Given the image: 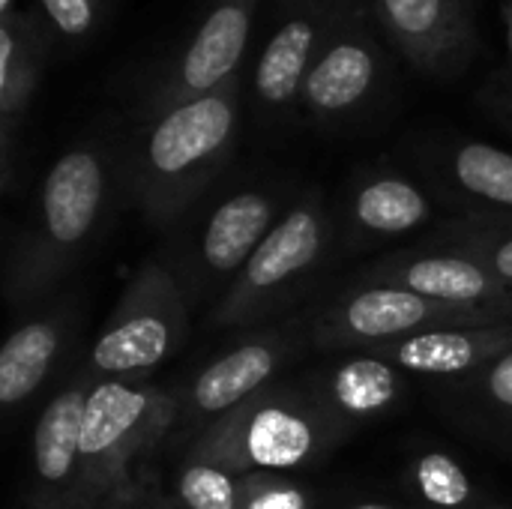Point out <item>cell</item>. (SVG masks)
<instances>
[{
    "mask_svg": "<svg viewBox=\"0 0 512 509\" xmlns=\"http://www.w3.org/2000/svg\"><path fill=\"white\" fill-rule=\"evenodd\" d=\"M105 509H183L177 504V498H171V495H165L156 483H150L147 477H144V471L123 489V492H117L111 501H108V507Z\"/></svg>",
    "mask_w": 512,
    "mask_h": 509,
    "instance_id": "obj_27",
    "label": "cell"
},
{
    "mask_svg": "<svg viewBox=\"0 0 512 509\" xmlns=\"http://www.w3.org/2000/svg\"><path fill=\"white\" fill-rule=\"evenodd\" d=\"M96 378L81 369L39 414L33 429L30 509H75L81 480V423Z\"/></svg>",
    "mask_w": 512,
    "mask_h": 509,
    "instance_id": "obj_15",
    "label": "cell"
},
{
    "mask_svg": "<svg viewBox=\"0 0 512 509\" xmlns=\"http://www.w3.org/2000/svg\"><path fill=\"white\" fill-rule=\"evenodd\" d=\"M21 3H27V0H0V15H9V12H15Z\"/></svg>",
    "mask_w": 512,
    "mask_h": 509,
    "instance_id": "obj_33",
    "label": "cell"
},
{
    "mask_svg": "<svg viewBox=\"0 0 512 509\" xmlns=\"http://www.w3.org/2000/svg\"><path fill=\"white\" fill-rule=\"evenodd\" d=\"M261 0H204L195 24L132 87V120L198 99L240 72Z\"/></svg>",
    "mask_w": 512,
    "mask_h": 509,
    "instance_id": "obj_7",
    "label": "cell"
},
{
    "mask_svg": "<svg viewBox=\"0 0 512 509\" xmlns=\"http://www.w3.org/2000/svg\"><path fill=\"white\" fill-rule=\"evenodd\" d=\"M180 396L147 381H96L81 423V480L75 509H105L177 429Z\"/></svg>",
    "mask_w": 512,
    "mask_h": 509,
    "instance_id": "obj_4",
    "label": "cell"
},
{
    "mask_svg": "<svg viewBox=\"0 0 512 509\" xmlns=\"http://www.w3.org/2000/svg\"><path fill=\"white\" fill-rule=\"evenodd\" d=\"M237 509H312V504L282 474H240Z\"/></svg>",
    "mask_w": 512,
    "mask_h": 509,
    "instance_id": "obj_26",
    "label": "cell"
},
{
    "mask_svg": "<svg viewBox=\"0 0 512 509\" xmlns=\"http://www.w3.org/2000/svg\"><path fill=\"white\" fill-rule=\"evenodd\" d=\"M297 345L300 327H270L210 360L195 375V381L183 393H177L180 420L174 435H186L195 426L207 429L219 417L231 414L261 390H267L273 375L291 360Z\"/></svg>",
    "mask_w": 512,
    "mask_h": 509,
    "instance_id": "obj_12",
    "label": "cell"
},
{
    "mask_svg": "<svg viewBox=\"0 0 512 509\" xmlns=\"http://www.w3.org/2000/svg\"><path fill=\"white\" fill-rule=\"evenodd\" d=\"M123 189L120 147L84 138L63 150L39 186L33 219L9 249L3 291L15 312L42 303L96 243L114 192Z\"/></svg>",
    "mask_w": 512,
    "mask_h": 509,
    "instance_id": "obj_2",
    "label": "cell"
},
{
    "mask_svg": "<svg viewBox=\"0 0 512 509\" xmlns=\"http://www.w3.org/2000/svg\"><path fill=\"white\" fill-rule=\"evenodd\" d=\"M111 3L114 0H33L60 51H75L90 42L102 30Z\"/></svg>",
    "mask_w": 512,
    "mask_h": 509,
    "instance_id": "obj_24",
    "label": "cell"
},
{
    "mask_svg": "<svg viewBox=\"0 0 512 509\" xmlns=\"http://www.w3.org/2000/svg\"><path fill=\"white\" fill-rule=\"evenodd\" d=\"M486 399L512 414V351H507L504 357H498L492 366H486V384H483Z\"/></svg>",
    "mask_w": 512,
    "mask_h": 509,
    "instance_id": "obj_29",
    "label": "cell"
},
{
    "mask_svg": "<svg viewBox=\"0 0 512 509\" xmlns=\"http://www.w3.org/2000/svg\"><path fill=\"white\" fill-rule=\"evenodd\" d=\"M480 3H483V0H477V6H480Z\"/></svg>",
    "mask_w": 512,
    "mask_h": 509,
    "instance_id": "obj_36",
    "label": "cell"
},
{
    "mask_svg": "<svg viewBox=\"0 0 512 509\" xmlns=\"http://www.w3.org/2000/svg\"><path fill=\"white\" fill-rule=\"evenodd\" d=\"M375 18L399 57L426 78H462L477 51V21L465 0H372Z\"/></svg>",
    "mask_w": 512,
    "mask_h": 509,
    "instance_id": "obj_11",
    "label": "cell"
},
{
    "mask_svg": "<svg viewBox=\"0 0 512 509\" xmlns=\"http://www.w3.org/2000/svg\"><path fill=\"white\" fill-rule=\"evenodd\" d=\"M354 9L288 6L276 12V27L267 36L252 72V96L261 114L285 117L300 111V96L330 33Z\"/></svg>",
    "mask_w": 512,
    "mask_h": 509,
    "instance_id": "obj_13",
    "label": "cell"
},
{
    "mask_svg": "<svg viewBox=\"0 0 512 509\" xmlns=\"http://www.w3.org/2000/svg\"><path fill=\"white\" fill-rule=\"evenodd\" d=\"M51 51L54 39L33 3H21L15 12L0 15V180L6 192L12 186L15 132L42 81Z\"/></svg>",
    "mask_w": 512,
    "mask_h": 509,
    "instance_id": "obj_16",
    "label": "cell"
},
{
    "mask_svg": "<svg viewBox=\"0 0 512 509\" xmlns=\"http://www.w3.org/2000/svg\"><path fill=\"white\" fill-rule=\"evenodd\" d=\"M432 246L474 258L512 288V213H468L450 222Z\"/></svg>",
    "mask_w": 512,
    "mask_h": 509,
    "instance_id": "obj_22",
    "label": "cell"
},
{
    "mask_svg": "<svg viewBox=\"0 0 512 509\" xmlns=\"http://www.w3.org/2000/svg\"><path fill=\"white\" fill-rule=\"evenodd\" d=\"M435 207L423 186L411 177L375 168L354 180L348 195V231L354 240H393L423 228Z\"/></svg>",
    "mask_w": 512,
    "mask_h": 509,
    "instance_id": "obj_19",
    "label": "cell"
},
{
    "mask_svg": "<svg viewBox=\"0 0 512 509\" xmlns=\"http://www.w3.org/2000/svg\"><path fill=\"white\" fill-rule=\"evenodd\" d=\"M480 105L512 129V57L501 63L480 87Z\"/></svg>",
    "mask_w": 512,
    "mask_h": 509,
    "instance_id": "obj_28",
    "label": "cell"
},
{
    "mask_svg": "<svg viewBox=\"0 0 512 509\" xmlns=\"http://www.w3.org/2000/svg\"><path fill=\"white\" fill-rule=\"evenodd\" d=\"M333 249V219L318 189L285 207L273 231L246 261L231 288L213 303L210 327H255L288 312L321 276Z\"/></svg>",
    "mask_w": 512,
    "mask_h": 509,
    "instance_id": "obj_5",
    "label": "cell"
},
{
    "mask_svg": "<svg viewBox=\"0 0 512 509\" xmlns=\"http://www.w3.org/2000/svg\"><path fill=\"white\" fill-rule=\"evenodd\" d=\"M399 372L402 369L390 366L381 357L351 351L345 360L330 363L324 372H318L309 390L339 423L354 429L357 423L384 417L396 408L405 393V381Z\"/></svg>",
    "mask_w": 512,
    "mask_h": 509,
    "instance_id": "obj_20",
    "label": "cell"
},
{
    "mask_svg": "<svg viewBox=\"0 0 512 509\" xmlns=\"http://www.w3.org/2000/svg\"><path fill=\"white\" fill-rule=\"evenodd\" d=\"M387 45L372 6L345 15L312 63L300 111L327 129L360 120L387 90Z\"/></svg>",
    "mask_w": 512,
    "mask_h": 509,
    "instance_id": "obj_10",
    "label": "cell"
},
{
    "mask_svg": "<svg viewBox=\"0 0 512 509\" xmlns=\"http://www.w3.org/2000/svg\"><path fill=\"white\" fill-rule=\"evenodd\" d=\"M510 315L450 306L399 285H348L309 318V342L321 351H366L441 327L510 324Z\"/></svg>",
    "mask_w": 512,
    "mask_h": 509,
    "instance_id": "obj_8",
    "label": "cell"
},
{
    "mask_svg": "<svg viewBox=\"0 0 512 509\" xmlns=\"http://www.w3.org/2000/svg\"><path fill=\"white\" fill-rule=\"evenodd\" d=\"M411 489L426 509H471L474 483L447 453H423L411 468Z\"/></svg>",
    "mask_w": 512,
    "mask_h": 509,
    "instance_id": "obj_23",
    "label": "cell"
},
{
    "mask_svg": "<svg viewBox=\"0 0 512 509\" xmlns=\"http://www.w3.org/2000/svg\"><path fill=\"white\" fill-rule=\"evenodd\" d=\"M282 213L279 189L261 183L237 186L210 204L201 219L189 222L165 261L183 285L189 303L195 306L210 297L219 300Z\"/></svg>",
    "mask_w": 512,
    "mask_h": 509,
    "instance_id": "obj_9",
    "label": "cell"
},
{
    "mask_svg": "<svg viewBox=\"0 0 512 509\" xmlns=\"http://www.w3.org/2000/svg\"><path fill=\"white\" fill-rule=\"evenodd\" d=\"M237 483L240 474L183 462L177 474V504L183 509H237Z\"/></svg>",
    "mask_w": 512,
    "mask_h": 509,
    "instance_id": "obj_25",
    "label": "cell"
},
{
    "mask_svg": "<svg viewBox=\"0 0 512 509\" xmlns=\"http://www.w3.org/2000/svg\"><path fill=\"white\" fill-rule=\"evenodd\" d=\"M189 309L192 303L171 267L159 258L144 261L111 309L84 369L96 381H144L183 345Z\"/></svg>",
    "mask_w": 512,
    "mask_h": 509,
    "instance_id": "obj_6",
    "label": "cell"
},
{
    "mask_svg": "<svg viewBox=\"0 0 512 509\" xmlns=\"http://www.w3.org/2000/svg\"><path fill=\"white\" fill-rule=\"evenodd\" d=\"M240 93L234 72L216 90L132 123L120 144L123 192L147 222L180 225L225 171L240 138Z\"/></svg>",
    "mask_w": 512,
    "mask_h": 509,
    "instance_id": "obj_1",
    "label": "cell"
},
{
    "mask_svg": "<svg viewBox=\"0 0 512 509\" xmlns=\"http://www.w3.org/2000/svg\"><path fill=\"white\" fill-rule=\"evenodd\" d=\"M501 21H504V39H507V51L512 57V0L501 3Z\"/></svg>",
    "mask_w": 512,
    "mask_h": 509,
    "instance_id": "obj_31",
    "label": "cell"
},
{
    "mask_svg": "<svg viewBox=\"0 0 512 509\" xmlns=\"http://www.w3.org/2000/svg\"><path fill=\"white\" fill-rule=\"evenodd\" d=\"M354 285H399L450 306L489 309L512 318V288L468 255L432 246L423 252H396L357 273Z\"/></svg>",
    "mask_w": 512,
    "mask_h": 509,
    "instance_id": "obj_14",
    "label": "cell"
},
{
    "mask_svg": "<svg viewBox=\"0 0 512 509\" xmlns=\"http://www.w3.org/2000/svg\"><path fill=\"white\" fill-rule=\"evenodd\" d=\"M507 351H512V321L486 327H441L366 348V354L381 357L402 372L435 378H453L486 369Z\"/></svg>",
    "mask_w": 512,
    "mask_h": 509,
    "instance_id": "obj_17",
    "label": "cell"
},
{
    "mask_svg": "<svg viewBox=\"0 0 512 509\" xmlns=\"http://www.w3.org/2000/svg\"><path fill=\"white\" fill-rule=\"evenodd\" d=\"M489 509H507V507H489Z\"/></svg>",
    "mask_w": 512,
    "mask_h": 509,
    "instance_id": "obj_35",
    "label": "cell"
},
{
    "mask_svg": "<svg viewBox=\"0 0 512 509\" xmlns=\"http://www.w3.org/2000/svg\"><path fill=\"white\" fill-rule=\"evenodd\" d=\"M348 509H396V507H390V504H378V501H357V504H351Z\"/></svg>",
    "mask_w": 512,
    "mask_h": 509,
    "instance_id": "obj_32",
    "label": "cell"
},
{
    "mask_svg": "<svg viewBox=\"0 0 512 509\" xmlns=\"http://www.w3.org/2000/svg\"><path fill=\"white\" fill-rule=\"evenodd\" d=\"M72 312L57 303L51 312L21 321L9 339L0 348V405L18 408L24 405L51 375L57 366L69 330H72Z\"/></svg>",
    "mask_w": 512,
    "mask_h": 509,
    "instance_id": "obj_21",
    "label": "cell"
},
{
    "mask_svg": "<svg viewBox=\"0 0 512 509\" xmlns=\"http://www.w3.org/2000/svg\"><path fill=\"white\" fill-rule=\"evenodd\" d=\"M351 429L306 387H267L186 447V462L228 474H288L321 462Z\"/></svg>",
    "mask_w": 512,
    "mask_h": 509,
    "instance_id": "obj_3",
    "label": "cell"
},
{
    "mask_svg": "<svg viewBox=\"0 0 512 509\" xmlns=\"http://www.w3.org/2000/svg\"><path fill=\"white\" fill-rule=\"evenodd\" d=\"M429 177L486 213H512V153L471 138H450L423 150Z\"/></svg>",
    "mask_w": 512,
    "mask_h": 509,
    "instance_id": "obj_18",
    "label": "cell"
},
{
    "mask_svg": "<svg viewBox=\"0 0 512 509\" xmlns=\"http://www.w3.org/2000/svg\"><path fill=\"white\" fill-rule=\"evenodd\" d=\"M465 3H468V6H471V12L477 15V9H480V6H477V0H465Z\"/></svg>",
    "mask_w": 512,
    "mask_h": 509,
    "instance_id": "obj_34",
    "label": "cell"
},
{
    "mask_svg": "<svg viewBox=\"0 0 512 509\" xmlns=\"http://www.w3.org/2000/svg\"><path fill=\"white\" fill-rule=\"evenodd\" d=\"M288 6H321V9H363L372 6V0H276V9H288Z\"/></svg>",
    "mask_w": 512,
    "mask_h": 509,
    "instance_id": "obj_30",
    "label": "cell"
}]
</instances>
